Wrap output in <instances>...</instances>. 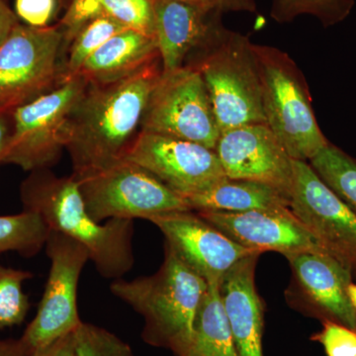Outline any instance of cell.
Wrapping results in <instances>:
<instances>
[{
	"label": "cell",
	"mask_w": 356,
	"mask_h": 356,
	"mask_svg": "<svg viewBox=\"0 0 356 356\" xmlns=\"http://www.w3.org/2000/svg\"><path fill=\"white\" fill-rule=\"evenodd\" d=\"M266 124L295 161H310L329 145L314 113L303 72L285 51L254 44Z\"/></svg>",
	"instance_id": "cell-5"
},
{
	"label": "cell",
	"mask_w": 356,
	"mask_h": 356,
	"mask_svg": "<svg viewBox=\"0 0 356 356\" xmlns=\"http://www.w3.org/2000/svg\"><path fill=\"white\" fill-rule=\"evenodd\" d=\"M197 1H201V2H203V3H205V1H204V0H197ZM206 4V3H205ZM210 7V6H209Z\"/></svg>",
	"instance_id": "cell-38"
},
{
	"label": "cell",
	"mask_w": 356,
	"mask_h": 356,
	"mask_svg": "<svg viewBox=\"0 0 356 356\" xmlns=\"http://www.w3.org/2000/svg\"><path fill=\"white\" fill-rule=\"evenodd\" d=\"M88 83L77 74L44 95L11 111V131L2 163L26 172L47 170L58 161L65 147L70 114Z\"/></svg>",
	"instance_id": "cell-7"
},
{
	"label": "cell",
	"mask_w": 356,
	"mask_h": 356,
	"mask_svg": "<svg viewBox=\"0 0 356 356\" xmlns=\"http://www.w3.org/2000/svg\"><path fill=\"white\" fill-rule=\"evenodd\" d=\"M20 194L24 210L38 213L50 231L64 234L88 250L103 278L121 280L133 268L134 220L96 222L72 175L58 177L47 170H35L21 184Z\"/></svg>",
	"instance_id": "cell-2"
},
{
	"label": "cell",
	"mask_w": 356,
	"mask_h": 356,
	"mask_svg": "<svg viewBox=\"0 0 356 356\" xmlns=\"http://www.w3.org/2000/svg\"><path fill=\"white\" fill-rule=\"evenodd\" d=\"M140 131L215 149L221 131L198 70L187 65L161 72L147 100Z\"/></svg>",
	"instance_id": "cell-8"
},
{
	"label": "cell",
	"mask_w": 356,
	"mask_h": 356,
	"mask_svg": "<svg viewBox=\"0 0 356 356\" xmlns=\"http://www.w3.org/2000/svg\"><path fill=\"white\" fill-rule=\"evenodd\" d=\"M0 356H28V355L20 339H0Z\"/></svg>",
	"instance_id": "cell-36"
},
{
	"label": "cell",
	"mask_w": 356,
	"mask_h": 356,
	"mask_svg": "<svg viewBox=\"0 0 356 356\" xmlns=\"http://www.w3.org/2000/svg\"><path fill=\"white\" fill-rule=\"evenodd\" d=\"M147 220L161 229L165 247L207 284L221 282L236 262L259 254L232 241L195 211H172Z\"/></svg>",
	"instance_id": "cell-13"
},
{
	"label": "cell",
	"mask_w": 356,
	"mask_h": 356,
	"mask_svg": "<svg viewBox=\"0 0 356 356\" xmlns=\"http://www.w3.org/2000/svg\"><path fill=\"white\" fill-rule=\"evenodd\" d=\"M191 67L202 76L220 131L266 124L254 44L218 20Z\"/></svg>",
	"instance_id": "cell-4"
},
{
	"label": "cell",
	"mask_w": 356,
	"mask_h": 356,
	"mask_svg": "<svg viewBox=\"0 0 356 356\" xmlns=\"http://www.w3.org/2000/svg\"><path fill=\"white\" fill-rule=\"evenodd\" d=\"M100 15L108 16L127 29L154 38L153 0H100Z\"/></svg>",
	"instance_id": "cell-27"
},
{
	"label": "cell",
	"mask_w": 356,
	"mask_h": 356,
	"mask_svg": "<svg viewBox=\"0 0 356 356\" xmlns=\"http://www.w3.org/2000/svg\"><path fill=\"white\" fill-rule=\"evenodd\" d=\"M214 151L227 177L270 185L290 200L294 159L267 124L222 132Z\"/></svg>",
	"instance_id": "cell-14"
},
{
	"label": "cell",
	"mask_w": 356,
	"mask_h": 356,
	"mask_svg": "<svg viewBox=\"0 0 356 356\" xmlns=\"http://www.w3.org/2000/svg\"><path fill=\"white\" fill-rule=\"evenodd\" d=\"M74 332L65 334L33 356H77Z\"/></svg>",
	"instance_id": "cell-32"
},
{
	"label": "cell",
	"mask_w": 356,
	"mask_h": 356,
	"mask_svg": "<svg viewBox=\"0 0 356 356\" xmlns=\"http://www.w3.org/2000/svg\"><path fill=\"white\" fill-rule=\"evenodd\" d=\"M44 248L51 261L50 273L36 315L20 337L28 356L76 331L83 322L77 309V288L81 271L90 261L88 250L56 231H50Z\"/></svg>",
	"instance_id": "cell-9"
},
{
	"label": "cell",
	"mask_w": 356,
	"mask_h": 356,
	"mask_svg": "<svg viewBox=\"0 0 356 356\" xmlns=\"http://www.w3.org/2000/svg\"><path fill=\"white\" fill-rule=\"evenodd\" d=\"M65 33L17 23L0 47V109L13 111L55 88Z\"/></svg>",
	"instance_id": "cell-10"
},
{
	"label": "cell",
	"mask_w": 356,
	"mask_h": 356,
	"mask_svg": "<svg viewBox=\"0 0 356 356\" xmlns=\"http://www.w3.org/2000/svg\"><path fill=\"white\" fill-rule=\"evenodd\" d=\"M11 131V112L0 109V163H2L4 153Z\"/></svg>",
	"instance_id": "cell-35"
},
{
	"label": "cell",
	"mask_w": 356,
	"mask_h": 356,
	"mask_svg": "<svg viewBox=\"0 0 356 356\" xmlns=\"http://www.w3.org/2000/svg\"><path fill=\"white\" fill-rule=\"evenodd\" d=\"M184 356H238L220 294L210 283L199 307L193 337Z\"/></svg>",
	"instance_id": "cell-21"
},
{
	"label": "cell",
	"mask_w": 356,
	"mask_h": 356,
	"mask_svg": "<svg viewBox=\"0 0 356 356\" xmlns=\"http://www.w3.org/2000/svg\"><path fill=\"white\" fill-rule=\"evenodd\" d=\"M159 57L156 39L127 29L115 35L84 63L79 74L88 84L120 81Z\"/></svg>",
	"instance_id": "cell-19"
},
{
	"label": "cell",
	"mask_w": 356,
	"mask_h": 356,
	"mask_svg": "<svg viewBox=\"0 0 356 356\" xmlns=\"http://www.w3.org/2000/svg\"><path fill=\"white\" fill-rule=\"evenodd\" d=\"M100 15V0H72L64 19L65 37L72 41L89 21Z\"/></svg>",
	"instance_id": "cell-30"
},
{
	"label": "cell",
	"mask_w": 356,
	"mask_h": 356,
	"mask_svg": "<svg viewBox=\"0 0 356 356\" xmlns=\"http://www.w3.org/2000/svg\"><path fill=\"white\" fill-rule=\"evenodd\" d=\"M86 210L96 222L147 220L172 211L191 210L184 197L144 168L125 159L97 170L74 173Z\"/></svg>",
	"instance_id": "cell-6"
},
{
	"label": "cell",
	"mask_w": 356,
	"mask_h": 356,
	"mask_svg": "<svg viewBox=\"0 0 356 356\" xmlns=\"http://www.w3.org/2000/svg\"><path fill=\"white\" fill-rule=\"evenodd\" d=\"M33 277L29 271L0 264V330L20 325L30 308L23 283Z\"/></svg>",
	"instance_id": "cell-26"
},
{
	"label": "cell",
	"mask_w": 356,
	"mask_h": 356,
	"mask_svg": "<svg viewBox=\"0 0 356 356\" xmlns=\"http://www.w3.org/2000/svg\"><path fill=\"white\" fill-rule=\"evenodd\" d=\"M163 72L161 58L120 81L88 84L65 130L74 173L97 170L123 159L137 136L147 100Z\"/></svg>",
	"instance_id": "cell-1"
},
{
	"label": "cell",
	"mask_w": 356,
	"mask_h": 356,
	"mask_svg": "<svg viewBox=\"0 0 356 356\" xmlns=\"http://www.w3.org/2000/svg\"><path fill=\"white\" fill-rule=\"evenodd\" d=\"M208 284L165 247L156 273L134 280H117L112 294L143 316L147 343L184 356L193 337L196 315Z\"/></svg>",
	"instance_id": "cell-3"
},
{
	"label": "cell",
	"mask_w": 356,
	"mask_h": 356,
	"mask_svg": "<svg viewBox=\"0 0 356 356\" xmlns=\"http://www.w3.org/2000/svg\"><path fill=\"white\" fill-rule=\"evenodd\" d=\"M123 159L152 173L184 198L227 177L214 149L145 131L137 134Z\"/></svg>",
	"instance_id": "cell-12"
},
{
	"label": "cell",
	"mask_w": 356,
	"mask_h": 356,
	"mask_svg": "<svg viewBox=\"0 0 356 356\" xmlns=\"http://www.w3.org/2000/svg\"><path fill=\"white\" fill-rule=\"evenodd\" d=\"M154 38L163 72L184 67L222 13L197 0H153Z\"/></svg>",
	"instance_id": "cell-17"
},
{
	"label": "cell",
	"mask_w": 356,
	"mask_h": 356,
	"mask_svg": "<svg viewBox=\"0 0 356 356\" xmlns=\"http://www.w3.org/2000/svg\"><path fill=\"white\" fill-rule=\"evenodd\" d=\"M286 259L312 313L323 322L356 331V310L348 296L353 275L350 269L324 252H301Z\"/></svg>",
	"instance_id": "cell-16"
},
{
	"label": "cell",
	"mask_w": 356,
	"mask_h": 356,
	"mask_svg": "<svg viewBox=\"0 0 356 356\" xmlns=\"http://www.w3.org/2000/svg\"><path fill=\"white\" fill-rule=\"evenodd\" d=\"M195 212L234 242L259 254L268 250L280 252L285 257L301 252L327 254L290 208L247 212Z\"/></svg>",
	"instance_id": "cell-15"
},
{
	"label": "cell",
	"mask_w": 356,
	"mask_h": 356,
	"mask_svg": "<svg viewBox=\"0 0 356 356\" xmlns=\"http://www.w3.org/2000/svg\"><path fill=\"white\" fill-rule=\"evenodd\" d=\"M50 229L43 218L34 211L0 216V254L16 252L26 257H34L46 245Z\"/></svg>",
	"instance_id": "cell-22"
},
{
	"label": "cell",
	"mask_w": 356,
	"mask_h": 356,
	"mask_svg": "<svg viewBox=\"0 0 356 356\" xmlns=\"http://www.w3.org/2000/svg\"><path fill=\"white\" fill-rule=\"evenodd\" d=\"M259 255L243 257L220 282L222 305L238 356H264V307L254 281Z\"/></svg>",
	"instance_id": "cell-18"
},
{
	"label": "cell",
	"mask_w": 356,
	"mask_h": 356,
	"mask_svg": "<svg viewBox=\"0 0 356 356\" xmlns=\"http://www.w3.org/2000/svg\"><path fill=\"white\" fill-rule=\"evenodd\" d=\"M16 14L32 27H46L53 17L56 0H16Z\"/></svg>",
	"instance_id": "cell-31"
},
{
	"label": "cell",
	"mask_w": 356,
	"mask_h": 356,
	"mask_svg": "<svg viewBox=\"0 0 356 356\" xmlns=\"http://www.w3.org/2000/svg\"><path fill=\"white\" fill-rule=\"evenodd\" d=\"M293 165L290 210L327 254L356 273V215L308 161L294 159Z\"/></svg>",
	"instance_id": "cell-11"
},
{
	"label": "cell",
	"mask_w": 356,
	"mask_h": 356,
	"mask_svg": "<svg viewBox=\"0 0 356 356\" xmlns=\"http://www.w3.org/2000/svg\"><path fill=\"white\" fill-rule=\"evenodd\" d=\"M348 296H350L351 304L356 310V284L351 283L350 287H348Z\"/></svg>",
	"instance_id": "cell-37"
},
{
	"label": "cell",
	"mask_w": 356,
	"mask_h": 356,
	"mask_svg": "<svg viewBox=\"0 0 356 356\" xmlns=\"http://www.w3.org/2000/svg\"><path fill=\"white\" fill-rule=\"evenodd\" d=\"M74 337L77 356H135L127 343L98 325L81 322Z\"/></svg>",
	"instance_id": "cell-28"
},
{
	"label": "cell",
	"mask_w": 356,
	"mask_h": 356,
	"mask_svg": "<svg viewBox=\"0 0 356 356\" xmlns=\"http://www.w3.org/2000/svg\"><path fill=\"white\" fill-rule=\"evenodd\" d=\"M355 0H273L271 18L280 24L292 22L298 16L311 15L323 27L343 22L353 13Z\"/></svg>",
	"instance_id": "cell-24"
},
{
	"label": "cell",
	"mask_w": 356,
	"mask_h": 356,
	"mask_svg": "<svg viewBox=\"0 0 356 356\" xmlns=\"http://www.w3.org/2000/svg\"><path fill=\"white\" fill-rule=\"evenodd\" d=\"M309 163L356 215V159L330 142Z\"/></svg>",
	"instance_id": "cell-23"
},
{
	"label": "cell",
	"mask_w": 356,
	"mask_h": 356,
	"mask_svg": "<svg viewBox=\"0 0 356 356\" xmlns=\"http://www.w3.org/2000/svg\"><path fill=\"white\" fill-rule=\"evenodd\" d=\"M184 199L192 211L247 212L290 208L289 199L270 185L229 177Z\"/></svg>",
	"instance_id": "cell-20"
},
{
	"label": "cell",
	"mask_w": 356,
	"mask_h": 356,
	"mask_svg": "<svg viewBox=\"0 0 356 356\" xmlns=\"http://www.w3.org/2000/svg\"><path fill=\"white\" fill-rule=\"evenodd\" d=\"M205 3L214 10L224 14L229 11L235 13H255L257 2L255 0H204Z\"/></svg>",
	"instance_id": "cell-33"
},
{
	"label": "cell",
	"mask_w": 356,
	"mask_h": 356,
	"mask_svg": "<svg viewBox=\"0 0 356 356\" xmlns=\"http://www.w3.org/2000/svg\"><path fill=\"white\" fill-rule=\"evenodd\" d=\"M125 30V26L106 15L97 16L86 23L72 40L69 58L62 70V79L77 76L84 63L98 49Z\"/></svg>",
	"instance_id": "cell-25"
},
{
	"label": "cell",
	"mask_w": 356,
	"mask_h": 356,
	"mask_svg": "<svg viewBox=\"0 0 356 356\" xmlns=\"http://www.w3.org/2000/svg\"><path fill=\"white\" fill-rule=\"evenodd\" d=\"M17 23L19 22L15 13L7 6L4 0H0V47Z\"/></svg>",
	"instance_id": "cell-34"
},
{
	"label": "cell",
	"mask_w": 356,
	"mask_h": 356,
	"mask_svg": "<svg viewBox=\"0 0 356 356\" xmlns=\"http://www.w3.org/2000/svg\"><path fill=\"white\" fill-rule=\"evenodd\" d=\"M323 330L313 337L322 344L327 356H356V331L331 321L323 322Z\"/></svg>",
	"instance_id": "cell-29"
}]
</instances>
